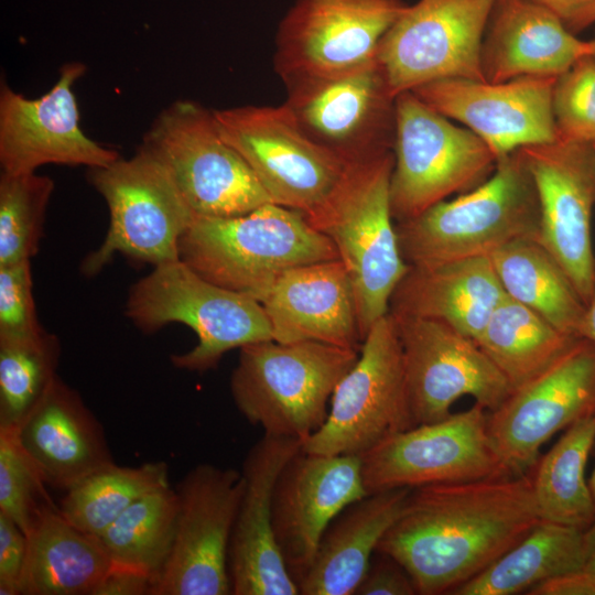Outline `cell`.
Instances as JSON below:
<instances>
[{
	"mask_svg": "<svg viewBox=\"0 0 595 595\" xmlns=\"http://www.w3.org/2000/svg\"><path fill=\"white\" fill-rule=\"evenodd\" d=\"M541 520L531 474L412 488L377 551L400 563L418 594H451Z\"/></svg>",
	"mask_w": 595,
	"mask_h": 595,
	"instance_id": "cell-1",
	"label": "cell"
},
{
	"mask_svg": "<svg viewBox=\"0 0 595 595\" xmlns=\"http://www.w3.org/2000/svg\"><path fill=\"white\" fill-rule=\"evenodd\" d=\"M178 258L204 279L259 302L285 271L339 259L304 214L274 203L238 216H196L180 239Z\"/></svg>",
	"mask_w": 595,
	"mask_h": 595,
	"instance_id": "cell-2",
	"label": "cell"
},
{
	"mask_svg": "<svg viewBox=\"0 0 595 595\" xmlns=\"http://www.w3.org/2000/svg\"><path fill=\"white\" fill-rule=\"evenodd\" d=\"M539 230L538 194L521 149L499 158L475 188L396 224L409 266L489 257L513 240L538 239Z\"/></svg>",
	"mask_w": 595,
	"mask_h": 595,
	"instance_id": "cell-3",
	"label": "cell"
},
{
	"mask_svg": "<svg viewBox=\"0 0 595 595\" xmlns=\"http://www.w3.org/2000/svg\"><path fill=\"white\" fill-rule=\"evenodd\" d=\"M393 153L353 163L332 197L309 223L335 246L356 296L363 342L389 312L390 299L409 264L401 256L390 204Z\"/></svg>",
	"mask_w": 595,
	"mask_h": 595,
	"instance_id": "cell-4",
	"label": "cell"
},
{
	"mask_svg": "<svg viewBox=\"0 0 595 595\" xmlns=\"http://www.w3.org/2000/svg\"><path fill=\"white\" fill-rule=\"evenodd\" d=\"M358 356L356 349L310 340L246 345L230 378L232 400L263 433L304 442L324 424L332 396Z\"/></svg>",
	"mask_w": 595,
	"mask_h": 595,
	"instance_id": "cell-5",
	"label": "cell"
},
{
	"mask_svg": "<svg viewBox=\"0 0 595 595\" xmlns=\"http://www.w3.org/2000/svg\"><path fill=\"white\" fill-rule=\"evenodd\" d=\"M126 315L144 334L170 323L193 329L197 344L171 356L178 369H215L234 348L272 339L270 322L256 299L217 285L181 260L153 267L129 290Z\"/></svg>",
	"mask_w": 595,
	"mask_h": 595,
	"instance_id": "cell-6",
	"label": "cell"
},
{
	"mask_svg": "<svg viewBox=\"0 0 595 595\" xmlns=\"http://www.w3.org/2000/svg\"><path fill=\"white\" fill-rule=\"evenodd\" d=\"M390 204L393 219H410L494 172L497 159L469 129L458 127L414 93L396 97Z\"/></svg>",
	"mask_w": 595,
	"mask_h": 595,
	"instance_id": "cell-7",
	"label": "cell"
},
{
	"mask_svg": "<svg viewBox=\"0 0 595 595\" xmlns=\"http://www.w3.org/2000/svg\"><path fill=\"white\" fill-rule=\"evenodd\" d=\"M201 217H231L273 203L251 167L220 134L213 110L191 100L165 108L143 144Z\"/></svg>",
	"mask_w": 595,
	"mask_h": 595,
	"instance_id": "cell-8",
	"label": "cell"
},
{
	"mask_svg": "<svg viewBox=\"0 0 595 595\" xmlns=\"http://www.w3.org/2000/svg\"><path fill=\"white\" fill-rule=\"evenodd\" d=\"M88 181L108 206L109 227L83 260V274L96 275L116 253L153 267L180 260V239L196 216L153 155L140 147L129 159L88 169Z\"/></svg>",
	"mask_w": 595,
	"mask_h": 595,
	"instance_id": "cell-9",
	"label": "cell"
},
{
	"mask_svg": "<svg viewBox=\"0 0 595 595\" xmlns=\"http://www.w3.org/2000/svg\"><path fill=\"white\" fill-rule=\"evenodd\" d=\"M415 426L402 347L388 312L368 331L355 365L338 382L324 424L302 444L307 453L363 455Z\"/></svg>",
	"mask_w": 595,
	"mask_h": 595,
	"instance_id": "cell-10",
	"label": "cell"
},
{
	"mask_svg": "<svg viewBox=\"0 0 595 595\" xmlns=\"http://www.w3.org/2000/svg\"><path fill=\"white\" fill-rule=\"evenodd\" d=\"M213 111L221 137L274 204L309 216L332 197L348 171L350 164L314 142L283 104Z\"/></svg>",
	"mask_w": 595,
	"mask_h": 595,
	"instance_id": "cell-11",
	"label": "cell"
},
{
	"mask_svg": "<svg viewBox=\"0 0 595 595\" xmlns=\"http://www.w3.org/2000/svg\"><path fill=\"white\" fill-rule=\"evenodd\" d=\"M496 0H419L382 37L377 62L391 93L442 79L485 80L482 46Z\"/></svg>",
	"mask_w": 595,
	"mask_h": 595,
	"instance_id": "cell-12",
	"label": "cell"
},
{
	"mask_svg": "<svg viewBox=\"0 0 595 595\" xmlns=\"http://www.w3.org/2000/svg\"><path fill=\"white\" fill-rule=\"evenodd\" d=\"M487 419L488 411L475 402L465 411L387 437L360 455L366 490L517 476L497 454Z\"/></svg>",
	"mask_w": 595,
	"mask_h": 595,
	"instance_id": "cell-13",
	"label": "cell"
},
{
	"mask_svg": "<svg viewBox=\"0 0 595 595\" xmlns=\"http://www.w3.org/2000/svg\"><path fill=\"white\" fill-rule=\"evenodd\" d=\"M175 490L174 541L151 595L232 594L228 558L244 490L241 470L198 464Z\"/></svg>",
	"mask_w": 595,
	"mask_h": 595,
	"instance_id": "cell-14",
	"label": "cell"
},
{
	"mask_svg": "<svg viewBox=\"0 0 595 595\" xmlns=\"http://www.w3.org/2000/svg\"><path fill=\"white\" fill-rule=\"evenodd\" d=\"M407 6L402 0H295L277 30V74L285 84L375 62L382 37Z\"/></svg>",
	"mask_w": 595,
	"mask_h": 595,
	"instance_id": "cell-15",
	"label": "cell"
},
{
	"mask_svg": "<svg viewBox=\"0 0 595 595\" xmlns=\"http://www.w3.org/2000/svg\"><path fill=\"white\" fill-rule=\"evenodd\" d=\"M300 128L348 164L392 151L396 96L377 60L354 71L284 84Z\"/></svg>",
	"mask_w": 595,
	"mask_h": 595,
	"instance_id": "cell-16",
	"label": "cell"
},
{
	"mask_svg": "<svg viewBox=\"0 0 595 595\" xmlns=\"http://www.w3.org/2000/svg\"><path fill=\"white\" fill-rule=\"evenodd\" d=\"M595 414V344L577 338L541 375L488 411L490 441L512 475L530 473L555 433Z\"/></svg>",
	"mask_w": 595,
	"mask_h": 595,
	"instance_id": "cell-17",
	"label": "cell"
},
{
	"mask_svg": "<svg viewBox=\"0 0 595 595\" xmlns=\"http://www.w3.org/2000/svg\"><path fill=\"white\" fill-rule=\"evenodd\" d=\"M390 314L402 347L415 425L443 420L462 397L493 411L512 392L473 338L437 321Z\"/></svg>",
	"mask_w": 595,
	"mask_h": 595,
	"instance_id": "cell-18",
	"label": "cell"
},
{
	"mask_svg": "<svg viewBox=\"0 0 595 595\" xmlns=\"http://www.w3.org/2000/svg\"><path fill=\"white\" fill-rule=\"evenodd\" d=\"M540 207L539 242L560 263L584 304L595 282L593 144L558 139L521 148Z\"/></svg>",
	"mask_w": 595,
	"mask_h": 595,
	"instance_id": "cell-19",
	"label": "cell"
},
{
	"mask_svg": "<svg viewBox=\"0 0 595 595\" xmlns=\"http://www.w3.org/2000/svg\"><path fill=\"white\" fill-rule=\"evenodd\" d=\"M86 66L64 65L54 86L29 99L2 84L0 91V164L2 172L33 173L45 164L100 167L116 161L117 151L88 138L79 127L73 85Z\"/></svg>",
	"mask_w": 595,
	"mask_h": 595,
	"instance_id": "cell-20",
	"label": "cell"
},
{
	"mask_svg": "<svg viewBox=\"0 0 595 595\" xmlns=\"http://www.w3.org/2000/svg\"><path fill=\"white\" fill-rule=\"evenodd\" d=\"M555 79L523 76L489 83L452 78L411 91L473 131L498 160L521 148L559 139L552 108Z\"/></svg>",
	"mask_w": 595,
	"mask_h": 595,
	"instance_id": "cell-21",
	"label": "cell"
},
{
	"mask_svg": "<svg viewBox=\"0 0 595 595\" xmlns=\"http://www.w3.org/2000/svg\"><path fill=\"white\" fill-rule=\"evenodd\" d=\"M360 455H325L302 448L280 473L272 524L289 574L298 584L309 571L332 520L368 495Z\"/></svg>",
	"mask_w": 595,
	"mask_h": 595,
	"instance_id": "cell-22",
	"label": "cell"
},
{
	"mask_svg": "<svg viewBox=\"0 0 595 595\" xmlns=\"http://www.w3.org/2000/svg\"><path fill=\"white\" fill-rule=\"evenodd\" d=\"M303 442L263 433L242 463L244 490L230 545L229 575L235 595H299L278 547L272 524L277 479Z\"/></svg>",
	"mask_w": 595,
	"mask_h": 595,
	"instance_id": "cell-23",
	"label": "cell"
},
{
	"mask_svg": "<svg viewBox=\"0 0 595 595\" xmlns=\"http://www.w3.org/2000/svg\"><path fill=\"white\" fill-rule=\"evenodd\" d=\"M272 339L320 342L360 350L363 337L350 277L339 260L292 268L260 300Z\"/></svg>",
	"mask_w": 595,
	"mask_h": 595,
	"instance_id": "cell-24",
	"label": "cell"
},
{
	"mask_svg": "<svg viewBox=\"0 0 595 595\" xmlns=\"http://www.w3.org/2000/svg\"><path fill=\"white\" fill-rule=\"evenodd\" d=\"M486 31L482 69L489 83L556 78L593 54L591 40L578 39L563 19L531 0H496Z\"/></svg>",
	"mask_w": 595,
	"mask_h": 595,
	"instance_id": "cell-25",
	"label": "cell"
},
{
	"mask_svg": "<svg viewBox=\"0 0 595 595\" xmlns=\"http://www.w3.org/2000/svg\"><path fill=\"white\" fill-rule=\"evenodd\" d=\"M13 430L45 484L54 488L66 490L115 463L100 422L60 376Z\"/></svg>",
	"mask_w": 595,
	"mask_h": 595,
	"instance_id": "cell-26",
	"label": "cell"
},
{
	"mask_svg": "<svg viewBox=\"0 0 595 595\" xmlns=\"http://www.w3.org/2000/svg\"><path fill=\"white\" fill-rule=\"evenodd\" d=\"M506 296L490 258L475 257L410 266L392 293L389 312L437 321L476 342Z\"/></svg>",
	"mask_w": 595,
	"mask_h": 595,
	"instance_id": "cell-27",
	"label": "cell"
},
{
	"mask_svg": "<svg viewBox=\"0 0 595 595\" xmlns=\"http://www.w3.org/2000/svg\"><path fill=\"white\" fill-rule=\"evenodd\" d=\"M412 488L370 493L344 508L326 528L299 584L302 595H355L377 548Z\"/></svg>",
	"mask_w": 595,
	"mask_h": 595,
	"instance_id": "cell-28",
	"label": "cell"
},
{
	"mask_svg": "<svg viewBox=\"0 0 595 595\" xmlns=\"http://www.w3.org/2000/svg\"><path fill=\"white\" fill-rule=\"evenodd\" d=\"M22 595H93L112 562L98 536L48 506L28 533Z\"/></svg>",
	"mask_w": 595,
	"mask_h": 595,
	"instance_id": "cell-29",
	"label": "cell"
},
{
	"mask_svg": "<svg viewBox=\"0 0 595 595\" xmlns=\"http://www.w3.org/2000/svg\"><path fill=\"white\" fill-rule=\"evenodd\" d=\"M489 258L507 296L577 337L585 304L563 268L537 238L513 240Z\"/></svg>",
	"mask_w": 595,
	"mask_h": 595,
	"instance_id": "cell-30",
	"label": "cell"
},
{
	"mask_svg": "<svg viewBox=\"0 0 595 595\" xmlns=\"http://www.w3.org/2000/svg\"><path fill=\"white\" fill-rule=\"evenodd\" d=\"M584 530L540 521L522 540L453 595H513L548 578L580 570Z\"/></svg>",
	"mask_w": 595,
	"mask_h": 595,
	"instance_id": "cell-31",
	"label": "cell"
},
{
	"mask_svg": "<svg viewBox=\"0 0 595 595\" xmlns=\"http://www.w3.org/2000/svg\"><path fill=\"white\" fill-rule=\"evenodd\" d=\"M576 339L531 309L506 296L493 312L476 343L513 391L550 368Z\"/></svg>",
	"mask_w": 595,
	"mask_h": 595,
	"instance_id": "cell-32",
	"label": "cell"
},
{
	"mask_svg": "<svg viewBox=\"0 0 595 595\" xmlns=\"http://www.w3.org/2000/svg\"><path fill=\"white\" fill-rule=\"evenodd\" d=\"M595 443V414L569 426L530 472L539 515L580 530L595 520V500L585 477Z\"/></svg>",
	"mask_w": 595,
	"mask_h": 595,
	"instance_id": "cell-33",
	"label": "cell"
},
{
	"mask_svg": "<svg viewBox=\"0 0 595 595\" xmlns=\"http://www.w3.org/2000/svg\"><path fill=\"white\" fill-rule=\"evenodd\" d=\"M177 507V494L170 484L129 506L99 536L112 564L141 571L154 584L173 545Z\"/></svg>",
	"mask_w": 595,
	"mask_h": 595,
	"instance_id": "cell-34",
	"label": "cell"
},
{
	"mask_svg": "<svg viewBox=\"0 0 595 595\" xmlns=\"http://www.w3.org/2000/svg\"><path fill=\"white\" fill-rule=\"evenodd\" d=\"M164 462L139 466H105L68 489L58 506L77 528L100 536L129 506L145 494L169 484Z\"/></svg>",
	"mask_w": 595,
	"mask_h": 595,
	"instance_id": "cell-35",
	"label": "cell"
},
{
	"mask_svg": "<svg viewBox=\"0 0 595 595\" xmlns=\"http://www.w3.org/2000/svg\"><path fill=\"white\" fill-rule=\"evenodd\" d=\"M61 343L44 331L0 339V426L17 428L45 396L57 375Z\"/></svg>",
	"mask_w": 595,
	"mask_h": 595,
	"instance_id": "cell-36",
	"label": "cell"
},
{
	"mask_svg": "<svg viewBox=\"0 0 595 595\" xmlns=\"http://www.w3.org/2000/svg\"><path fill=\"white\" fill-rule=\"evenodd\" d=\"M53 191L48 176L1 173L0 266L31 260L37 253Z\"/></svg>",
	"mask_w": 595,
	"mask_h": 595,
	"instance_id": "cell-37",
	"label": "cell"
},
{
	"mask_svg": "<svg viewBox=\"0 0 595 595\" xmlns=\"http://www.w3.org/2000/svg\"><path fill=\"white\" fill-rule=\"evenodd\" d=\"M45 486L14 430L0 426V512L10 517L25 536L43 509L55 505Z\"/></svg>",
	"mask_w": 595,
	"mask_h": 595,
	"instance_id": "cell-38",
	"label": "cell"
},
{
	"mask_svg": "<svg viewBox=\"0 0 595 595\" xmlns=\"http://www.w3.org/2000/svg\"><path fill=\"white\" fill-rule=\"evenodd\" d=\"M552 108L560 139L595 142V60L586 56L556 77Z\"/></svg>",
	"mask_w": 595,
	"mask_h": 595,
	"instance_id": "cell-39",
	"label": "cell"
},
{
	"mask_svg": "<svg viewBox=\"0 0 595 595\" xmlns=\"http://www.w3.org/2000/svg\"><path fill=\"white\" fill-rule=\"evenodd\" d=\"M44 331L35 310L31 260L0 266V339L31 338Z\"/></svg>",
	"mask_w": 595,
	"mask_h": 595,
	"instance_id": "cell-40",
	"label": "cell"
},
{
	"mask_svg": "<svg viewBox=\"0 0 595 595\" xmlns=\"http://www.w3.org/2000/svg\"><path fill=\"white\" fill-rule=\"evenodd\" d=\"M28 554V537L7 515L0 512V594L21 595Z\"/></svg>",
	"mask_w": 595,
	"mask_h": 595,
	"instance_id": "cell-41",
	"label": "cell"
},
{
	"mask_svg": "<svg viewBox=\"0 0 595 595\" xmlns=\"http://www.w3.org/2000/svg\"><path fill=\"white\" fill-rule=\"evenodd\" d=\"M415 585L405 569L391 556L376 551L355 595H414Z\"/></svg>",
	"mask_w": 595,
	"mask_h": 595,
	"instance_id": "cell-42",
	"label": "cell"
},
{
	"mask_svg": "<svg viewBox=\"0 0 595 595\" xmlns=\"http://www.w3.org/2000/svg\"><path fill=\"white\" fill-rule=\"evenodd\" d=\"M153 578L148 574L112 564L93 595H151Z\"/></svg>",
	"mask_w": 595,
	"mask_h": 595,
	"instance_id": "cell-43",
	"label": "cell"
},
{
	"mask_svg": "<svg viewBox=\"0 0 595 595\" xmlns=\"http://www.w3.org/2000/svg\"><path fill=\"white\" fill-rule=\"evenodd\" d=\"M529 595H595V578L580 569L542 581L527 591Z\"/></svg>",
	"mask_w": 595,
	"mask_h": 595,
	"instance_id": "cell-44",
	"label": "cell"
},
{
	"mask_svg": "<svg viewBox=\"0 0 595 595\" xmlns=\"http://www.w3.org/2000/svg\"><path fill=\"white\" fill-rule=\"evenodd\" d=\"M537 2L555 14L564 22L578 14L588 7L595 4V0H531Z\"/></svg>",
	"mask_w": 595,
	"mask_h": 595,
	"instance_id": "cell-45",
	"label": "cell"
},
{
	"mask_svg": "<svg viewBox=\"0 0 595 595\" xmlns=\"http://www.w3.org/2000/svg\"><path fill=\"white\" fill-rule=\"evenodd\" d=\"M576 336L595 344V282L591 296L585 304Z\"/></svg>",
	"mask_w": 595,
	"mask_h": 595,
	"instance_id": "cell-46",
	"label": "cell"
},
{
	"mask_svg": "<svg viewBox=\"0 0 595 595\" xmlns=\"http://www.w3.org/2000/svg\"><path fill=\"white\" fill-rule=\"evenodd\" d=\"M581 569L595 578V520L584 530V561Z\"/></svg>",
	"mask_w": 595,
	"mask_h": 595,
	"instance_id": "cell-47",
	"label": "cell"
},
{
	"mask_svg": "<svg viewBox=\"0 0 595 595\" xmlns=\"http://www.w3.org/2000/svg\"><path fill=\"white\" fill-rule=\"evenodd\" d=\"M595 23V4L583 10L578 14L565 22V25L573 33L584 30Z\"/></svg>",
	"mask_w": 595,
	"mask_h": 595,
	"instance_id": "cell-48",
	"label": "cell"
},
{
	"mask_svg": "<svg viewBox=\"0 0 595 595\" xmlns=\"http://www.w3.org/2000/svg\"><path fill=\"white\" fill-rule=\"evenodd\" d=\"M588 484H589L591 491H592V495H593L594 500H595V466H594V469L592 472L591 478L588 479Z\"/></svg>",
	"mask_w": 595,
	"mask_h": 595,
	"instance_id": "cell-49",
	"label": "cell"
},
{
	"mask_svg": "<svg viewBox=\"0 0 595 595\" xmlns=\"http://www.w3.org/2000/svg\"><path fill=\"white\" fill-rule=\"evenodd\" d=\"M592 41V44H593V54H592V57L595 60V33H594V36L591 39Z\"/></svg>",
	"mask_w": 595,
	"mask_h": 595,
	"instance_id": "cell-50",
	"label": "cell"
},
{
	"mask_svg": "<svg viewBox=\"0 0 595 595\" xmlns=\"http://www.w3.org/2000/svg\"><path fill=\"white\" fill-rule=\"evenodd\" d=\"M593 147H594V149H595V142L593 143Z\"/></svg>",
	"mask_w": 595,
	"mask_h": 595,
	"instance_id": "cell-51",
	"label": "cell"
}]
</instances>
